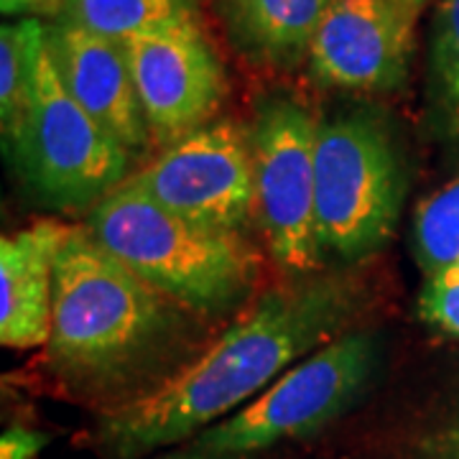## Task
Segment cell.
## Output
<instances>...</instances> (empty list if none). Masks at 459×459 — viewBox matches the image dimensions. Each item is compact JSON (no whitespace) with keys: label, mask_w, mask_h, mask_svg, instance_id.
Segmentation results:
<instances>
[{"label":"cell","mask_w":459,"mask_h":459,"mask_svg":"<svg viewBox=\"0 0 459 459\" xmlns=\"http://www.w3.org/2000/svg\"><path fill=\"white\" fill-rule=\"evenodd\" d=\"M128 184L197 225L243 232L255 217L250 133L217 120L131 171Z\"/></svg>","instance_id":"8"},{"label":"cell","mask_w":459,"mask_h":459,"mask_svg":"<svg viewBox=\"0 0 459 459\" xmlns=\"http://www.w3.org/2000/svg\"><path fill=\"white\" fill-rule=\"evenodd\" d=\"M431 90L444 128L459 141V0H439L431 26Z\"/></svg>","instance_id":"17"},{"label":"cell","mask_w":459,"mask_h":459,"mask_svg":"<svg viewBox=\"0 0 459 459\" xmlns=\"http://www.w3.org/2000/svg\"><path fill=\"white\" fill-rule=\"evenodd\" d=\"M159 459H250L240 457V455H217V452H207V449H199L195 444L189 442V446L184 449H177V452H169L164 457Z\"/></svg>","instance_id":"21"},{"label":"cell","mask_w":459,"mask_h":459,"mask_svg":"<svg viewBox=\"0 0 459 459\" xmlns=\"http://www.w3.org/2000/svg\"><path fill=\"white\" fill-rule=\"evenodd\" d=\"M74 228L51 220L0 240V342L13 350L47 347L54 316L59 253Z\"/></svg>","instance_id":"12"},{"label":"cell","mask_w":459,"mask_h":459,"mask_svg":"<svg viewBox=\"0 0 459 459\" xmlns=\"http://www.w3.org/2000/svg\"><path fill=\"white\" fill-rule=\"evenodd\" d=\"M362 307L365 286L344 271L265 291L195 360L100 416L95 442L102 457L141 459L192 442L347 332Z\"/></svg>","instance_id":"1"},{"label":"cell","mask_w":459,"mask_h":459,"mask_svg":"<svg viewBox=\"0 0 459 459\" xmlns=\"http://www.w3.org/2000/svg\"><path fill=\"white\" fill-rule=\"evenodd\" d=\"M5 146L21 179L54 210H92L131 177V153L66 90L49 36L29 110Z\"/></svg>","instance_id":"6"},{"label":"cell","mask_w":459,"mask_h":459,"mask_svg":"<svg viewBox=\"0 0 459 459\" xmlns=\"http://www.w3.org/2000/svg\"><path fill=\"white\" fill-rule=\"evenodd\" d=\"M314 115L291 98H271L250 131L255 220L273 261L296 279L325 261L316 230Z\"/></svg>","instance_id":"7"},{"label":"cell","mask_w":459,"mask_h":459,"mask_svg":"<svg viewBox=\"0 0 459 459\" xmlns=\"http://www.w3.org/2000/svg\"><path fill=\"white\" fill-rule=\"evenodd\" d=\"M413 253L427 276L459 258V177L419 202L413 212Z\"/></svg>","instance_id":"16"},{"label":"cell","mask_w":459,"mask_h":459,"mask_svg":"<svg viewBox=\"0 0 459 459\" xmlns=\"http://www.w3.org/2000/svg\"><path fill=\"white\" fill-rule=\"evenodd\" d=\"M416 21L395 0H332L314 33V82L347 92H394L409 80Z\"/></svg>","instance_id":"10"},{"label":"cell","mask_w":459,"mask_h":459,"mask_svg":"<svg viewBox=\"0 0 459 459\" xmlns=\"http://www.w3.org/2000/svg\"><path fill=\"white\" fill-rule=\"evenodd\" d=\"M59 21L110 41H131L197 21L195 0H54Z\"/></svg>","instance_id":"14"},{"label":"cell","mask_w":459,"mask_h":459,"mask_svg":"<svg viewBox=\"0 0 459 459\" xmlns=\"http://www.w3.org/2000/svg\"><path fill=\"white\" fill-rule=\"evenodd\" d=\"M123 47L153 146H174L212 123L228 98V77L199 21Z\"/></svg>","instance_id":"9"},{"label":"cell","mask_w":459,"mask_h":459,"mask_svg":"<svg viewBox=\"0 0 459 459\" xmlns=\"http://www.w3.org/2000/svg\"><path fill=\"white\" fill-rule=\"evenodd\" d=\"M44 47L47 26L39 18H21L0 29V126L5 141L29 110Z\"/></svg>","instance_id":"15"},{"label":"cell","mask_w":459,"mask_h":459,"mask_svg":"<svg viewBox=\"0 0 459 459\" xmlns=\"http://www.w3.org/2000/svg\"><path fill=\"white\" fill-rule=\"evenodd\" d=\"M192 319V309L117 261L82 225L56 261L44 362L66 388L113 391L174 358Z\"/></svg>","instance_id":"2"},{"label":"cell","mask_w":459,"mask_h":459,"mask_svg":"<svg viewBox=\"0 0 459 459\" xmlns=\"http://www.w3.org/2000/svg\"><path fill=\"white\" fill-rule=\"evenodd\" d=\"M439 273H442V276H452V279H459V258L455 263H452V265H446V268H442Z\"/></svg>","instance_id":"24"},{"label":"cell","mask_w":459,"mask_h":459,"mask_svg":"<svg viewBox=\"0 0 459 459\" xmlns=\"http://www.w3.org/2000/svg\"><path fill=\"white\" fill-rule=\"evenodd\" d=\"M54 0H0L3 13H21L29 8H41V5H51Z\"/></svg>","instance_id":"22"},{"label":"cell","mask_w":459,"mask_h":459,"mask_svg":"<svg viewBox=\"0 0 459 459\" xmlns=\"http://www.w3.org/2000/svg\"><path fill=\"white\" fill-rule=\"evenodd\" d=\"M316 230L325 258L358 263L394 235L406 199V166L385 123L337 115L316 133Z\"/></svg>","instance_id":"4"},{"label":"cell","mask_w":459,"mask_h":459,"mask_svg":"<svg viewBox=\"0 0 459 459\" xmlns=\"http://www.w3.org/2000/svg\"><path fill=\"white\" fill-rule=\"evenodd\" d=\"M332 0H220L230 41L253 65H307L314 33Z\"/></svg>","instance_id":"13"},{"label":"cell","mask_w":459,"mask_h":459,"mask_svg":"<svg viewBox=\"0 0 459 459\" xmlns=\"http://www.w3.org/2000/svg\"><path fill=\"white\" fill-rule=\"evenodd\" d=\"M383 358L376 332L347 329L314 350L255 401L204 429L192 444L217 455L253 457L291 439H304L337 421L373 385Z\"/></svg>","instance_id":"5"},{"label":"cell","mask_w":459,"mask_h":459,"mask_svg":"<svg viewBox=\"0 0 459 459\" xmlns=\"http://www.w3.org/2000/svg\"><path fill=\"white\" fill-rule=\"evenodd\" d=\"M419 314L429 327L459 340V279L434 273L419 294Z\"/></svg>","instance_id":"18"},{"label":"cell","mask_w":459,"mask_h":459,"mask_svg":"<svg viewBox=\"0 0 459 459\" xmlns=\"http://www.w3.org/2000/svg\"><path fill=\"white\" fill-rule=\"evenodd\" d=\"M47 36L62 80L74 100L133 159L146 153L153 143L126 47L69 21L47 26Z\"/></svg>","instance_id":"11"},{"label":"cell","mask_w":459,"mask_h":459,"mask_svg":"<svg viewBox=\"0 0 459 459\" xmlns=\"http://www.w3.org/2000/svg\"><path fill=\"white\" fill-rule=\"evenodd\" d=\"M395 3H401L403 8H409L411 13L421 16V13H424V8H427L431 0H395Z\"/></svg>","instance_id":"23"},{"label":"cell","mask_w":459,"mask_h":459,"mask_svg":"<svg viewBox=\"0 0 459 459\" xmlns=\"http://www.w3.org/2000/svg\"><path fill=\"white\" fill-rule=\"evenodd\" d=\"M51 442L49 434L29 427H11L0 439V459H36Z\"/></svg>","instance_id":"19"},{"label":"cell","mask_w":459,"mask_h":459,"mask_svg":"<svg viewBox=\"0 0 459 459\" xmlns=\"http://www.w3.org/2000/svg\"><path fill=\"white\" fill-rule=\"evenodd\" d=\"M421 452L429 459H459V424L431 434L421 446Z\"/></svg>","instance_id":"20"},{"label":"cell","mask_w":459,"mask_h":459,"mask_svg":"<svg viewBox=\"0 0 459 459\" xmlns=\"http://www.w3.org/2000/svg\"><path fill=\"white\" fill-rule=\"evenodd\" d=\"M84 228L151 286L204 316L253 296L261 255L240 232L197 225L123 181L87 214Z\"/></svg>","instance_id":"3"}]
</instances>
